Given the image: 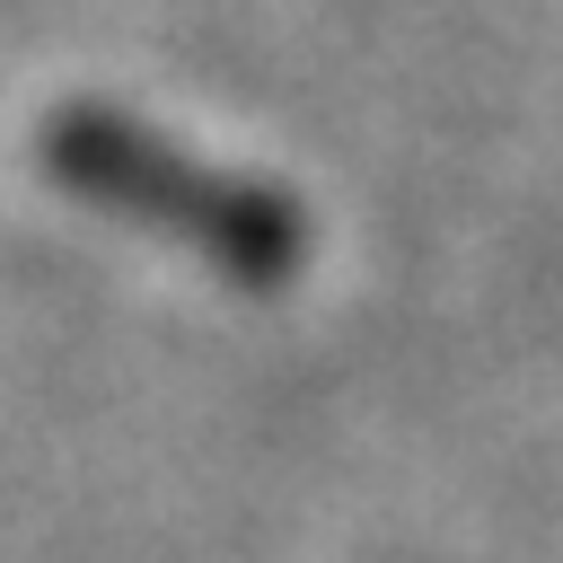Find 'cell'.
Segmentation results:
<instances>
[{
	"mask_svg": "<svg viewBox=\"0 0 563 563\" xmlns=\"http://www.w3.org/2000/svg\"><path fill=\"white\" fill-rule=\"evenodd\" d=\"M35 158L70 202H88L106 220H132L150 238H176L194 264H211L238 290H282L308 264V211L282 185L211 167L185 141L132 123L123 106H97V97L53 106L35 123Z\"/></svg>",
	"mask_w": 563,
	"mask_h": 563,
	"instance_id": "1",
	"label": "cell"
}]
</instances>
